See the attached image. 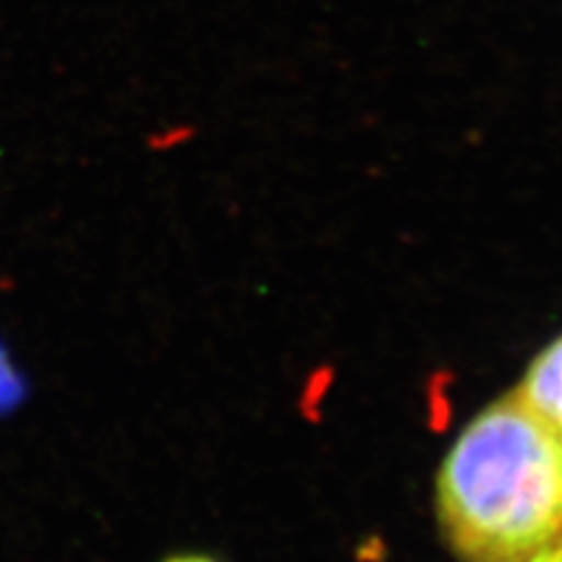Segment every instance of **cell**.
<instances>
[{"label":"cell","mask_w":562,"mask_h":562,"mask_svg":"<svg viewBox=\"0 0 562 562\" xmlns=\"http://www.w3.org/2000/svg\"><path fill=\"white\" fill-rule=\"evenodd\" d=\"M438 520L462 562H522L562 539V434L518 392L487 406L438 473Z\"/></svg>","instance_id":"obj_1"},{"label":"cell","mask_w":562,"mask_h":562,"mask_svg":"<svg viewBox=\"0 0 562 562\" xmlns=\"http://www.w3.org/2000/svg\"><path fill=\"white\" fill-rule=\"evenodd\" d=\"M518 394L562 434V338L535 359Z\"/></svg>","instance_id":"obj_2"},{"label":"cell","mask_w":562,"mask_h":562,"mask_svg":"<svg viewBox=\"0 0 562 562\" xmlns=\"http://www.w3.org/2000/svg\"><path fill=\"white\" fill-rule=\"evenodd\" d=\"M192 134H195V127H190V125H171V127H165V130L153 134V146L165 148V146L186 144V140L192 138Z\"/></svg>","instance_id":"obj_3"},{"label":"cell","mask_w":562,"mask_h":562,"mask_svg":"<svg viewBox=\"0 0 562 562\" xmlns=\"http://www.w3.org/2000/svg\"><path fill=\"white\" fill-rule=\"evenodd\" d=\"M16 390H20V384H16V375L8 366V361L0 357V406H5V403L14 401Z\"/></svg>","instance_id":"obj_4"},{"label":"cell","mask_w":562,"mask_h":562,"mask_svg":"<svg viewBox=\"0 0 562 562\" xmlns=\"http://www.w3.org/2000/svg\"><path fill=\"white\" fill-rule=\"evenodd\" d=\"M522 562H562V539L549 543V547H543L541 551H537Z\"/></svg>","instance_id":"obj_5"},{"label":"cell","mask_w":562,"mask_h":562,"mask_svg":"<svg viewBox=\"0 0 562 562\" xmlns=\"http://www.w3.org/2000/svg\"><path fill=\"white\" fill-rule=\"evenodd\" d=\"M165 562H218V560L209 558V555H202V553H181V555L167 558Z\"/></svg>","instance_id":"obj_6"}]
</instances>
